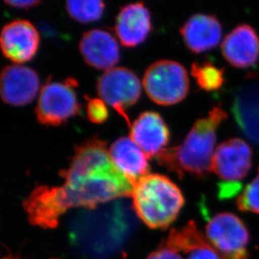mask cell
Listing matches in <instances>:
<instances>
[{"instance_id": "6da1fadb", "label": "cell", "mask_w": 259, "mask_h": 259, "mask_svg": "<svg viewBox=\"0 0 259 259\" xmlns=\"http://www.w3.org/2000/svg\"><path fill=\"white\" fill-rule=\"evenodd\" d=\"M60 186H39L25 203L34 225L53 228L70 208L93 209L114 200L132 196L134 184L117 169L106 142L93 137L76 146L71 164L61 170Z\"/></svg>"}, {"instance_id": "7a4b0ae2", "label": "cell", "mask_w": 259, "mask_h": 259, "mask_svg": "<svg viewBox=\"0 0 259 259\" xmlns=\"http://www.w3.org/2000/svg\"><path fill=\"white\" fill-rule=\"evenodd\" d=\"M227 116L220 107L211 108L207 115L196 120L182 144L165 149L157 156L159 164L180 177L184 172L205 177L212 171L217 130Z\"/></svg>"}, {"instance_id": "3957f363", "label": "cell", "mask_w": 259, "mask_h": 259, "mask_svg": "<svg viewBox=\"0 0 259 259\" xmlns=\"http://www.w3.org/2000/svg\"><path fill=\"white\" fill-rule=\"evenodd\" d=\"M133 204L139 218L150 228H166L185 204L183 194L166 176L147 175L134 185Z\"/></svg>"}, {"instance_id": "277c9868", "label": "cell", "mask_w": 259, "mask_h": 259, "mask_svg": "<svg viewBox=\"0 0 259 259\" xmlns=\"http://www.w3.org/2000/svg\"><path fill=\"white\" fill-rule=\"evenodd\" d=\"M143 85L147 95L159 105H173L186 98L190 80L186 68L177 61L162 60L149 66Z\"/></svg>"}, {"instance_id": "5b68a950", "label": "cell", "mask_w": 259, "mask_h": 259, "mask_svg": "<svg viewBox=\"0 0 259 259\" xmlns=\"http://www.w3.org/2000/svg\"><path fill=\"white\" fill-rule=\"evenodd\" d=\"M205 235L221 259H248L249 232L233 213H218L210 218Z\"/></svg>"}, {"instance_id": "8992f818", "label": "cell", "mask_w": 259, "mask_h": 259, "mask_svg": "<svg viewBox=\"0 0 259 259\" xmlns=\"http://www.w3.org/2000/svg\"><path fill=\"white\" fill-rule=\"evenodd\" d=\"M74 80L47 81L42 87L35 113L41 124L58 126L76 115L81 106L74 91Z\"/></svg>"}, {"instance_id": "52a82bcc", "label": "cell", "mask_w": 259, "mask_h": 259, "mask_svg": "<svg viewBox=\"0 0 259 259\" xmlns=\"http://www.w3.org/2000/svg\"><path fill=\"white\" fill-rule=\"evenodd\" d=\"M98 92L101 99L114 108L131 127L126 109L137 103L141 94V83L136 74L124 67L109 69L98 80Z\"/></svg>"}, {"instance_id": "ba28073f", "label": "cell", "mask_w": 259, "mask_h": 259, "mask_svg": "<svg viewBox=\"0 0 259 259\" xmlns=\"http://www.w3.org/2000/svg\"><path fill=\"white\" fill-rule=\"evenodd\" d=\"M252 151L244 140L234 138L226 140L215 149L212 171L223 182L239 183L252 168Z\"/></svg>"}, {"instance_id": "9c48e42d", "label": "cell", "mask_w": 259, "mask_h": 259, "mask_svg": "<svg viewBox=\"0 0 259 259\" xmlns=\"http://www.w3.org/2000/svg\"><path fill=\"white\" fill-rule=\"evenodd\" d=\"M0 42L6 58L16 64L23 63L30 61L36 54L39 32L27 20H14L3 28Z\"/></svg>"}, {"instance_id": "30bf717a", "label": "cell", "mask_w": 259, "mask_h": 259, "mask_svg": "<svg viewBox=\"0 0 259 259\" xmlns=\"http://www.w3.org/2000/svg\"><path fill=\"white\" fill-rule=\"evenodd\" d=\"M39 88V76L33 69L20 64L3 69L0 91L5 103L12 106L26 105L35 98Z\"/></svg>"}, {"instance_id": "8fae6325", "label": "cell", "mask_w": 259, "mask_h": 259, "mask_svg": "<svg viewBox=\"0 0 259 259\" xmlns=\"http://www.w3.org/2000/svg\"><path fill=\"white\" fill-rule=\"evenodd\" d=\"M232 112L243 134L259 144V71L237 91Z\"/></svg>"}, {"instance_id": "7c38bea8", "label": "cell", "mask_w": 259, "mask_h": 259, "mask_svg": "<svg viewBox=\"0 0 259 259\" xmlns=\"http://www.w3.org/2000/svg\"><path fill=\"white\" fill-rule=\"evenodd\" d=\"M130 138L149 158L158 156L166 149L169 131L159 113L144 112L130 127Z\"/></svg>"}, {"instance_id": "4fadbf2b", "label": "cell", "mask_w": 259, "mask_h": 259, "mask_svg": "<svg viewBox=\"0 0 259 259\" xmlns=\"http://www.w3.org/2000/svg\"><path fill=\"white\" fill-rule=\"evenodd\" d=\"M223 57L234 67L247 68L259 58V36L249 25H237L223 39Z\"/></svg>"}, {"instance_id": "5bb4252c", "label": "cell", "mask_w": 259, "mask_h": 259, "mask_svg": "<svg viewBox=\"0 0 259 259\" xmlns=\"http://www.w3.org/2000/svg\"><path fill=\"white\" fill-rule=\"evenodd\" d=\"M84 60L94 68L108 71L113 68L120 58L115 38L103 29H91L81 37L79 45Z\"/></svg>"}, {"instance_id": "9a60e30c", "label": "cell", "mask_w": 259, "mask_h": 259, "mask_svg": "<svg viewBox=\"0 0 259 259\" xmlns=\"http://www.w3.org/2000/svg\"><path fill=\"white\" fill-rule=\"evenodd\" d=\"M151 29V17L143 3L130 4L121 8L117 16L115 32L125 47L142 43Z\"/></svg>"}, {"instance_id": "2e32d148", "label": "cell", "mask_w": 259, "mask_h": 259, "mask_svg": "<svg viewBox=\"0 0 259 259\" xmlns=\"http://www.w3.org/2000/svg\"><path fill=\"white\" fill-rule=\"evenodd\" d=\"M184 42L194 53H201L218 46L223 35V27L215 15L196 14L181 29Z\"/></svg>"}, {"instance_id": "e0dca14e", "label": "cell", "mask_w": 259, "mask_h": 259, "mask_svg": "<svg viewBox=\"0 0 259 259\" xmlns=\"http://www.w3.org/2000/svg\"><path fill=\"white\" fill-rule=\"evenodd\" d=\"M108 151L117 169L134 185L149 175V157L131 138H119Z\"/></svg>"}, {"instance_id": "ac0fdd59", "label": "cell", "mask_w": 259, "mask_h": 259, "mask_svg": "<svg viewBox=\"0 0 259 259\" xmlns=\"http://www.w3.org/2000/svg\"><path fill=\"white\" fill-rule=\"evenodd\" d=\"M191 74L199 87L205 91L218 90L225 81L224 70L210 61L194 62L191 66Z\"/></svg>"}, {"instance_id": "d6986e66", "label": "cell", "mask_w": 259, "mask_h": 259, "mask_svg": "<svg viewBox=\"0 0 259 259\" xmlns=\"http://www.w3.org/2000/svg\"><path fill=\"white\" fill-rule=\"evenodd\" d=\"M66 11L72 19L81 23L93 22L103 15L105 5L103 1H67Z\"/></svg>"}, {"instance_id": "ffe728a7", "label": "cell", "mask_w": 259, "mask_h": 259, "mask_svg": "<svg viewBox=\"0 0 259 259\" xmlns=\"http://www.w3.org/2000/svg\"><path fill=\"white\" fill-rule=\"evenodd\" d=\"M237 206L241 211L259 214V169L256 177L238 196Z\"/></svg>"}, {"instance_id": "44dd1931", "label": "cell", "mask_w": 259, "mask_h": 259, "mask_svg": "<svg viewBox=\"0 0 259 259\" xmlns=\"http://www.w3.org/2000/svg\"><path fill=\"white\" fill-rule=\"evenodd\" d=\"M88 99L87 114L89 121L94 123H102L108 119V110L106 103L101 98H90Z\"/></svg>"}, {"instance_id": "7402d4cb", "label": "cell", "mask_w": 259, "mask_h": 259, "mask_svg": "<svg viewBox=\"0 0 259 259\" xmlns=\"http://www.w3.org/2000/svg\"><path fill=\"white\" fill-rule=\"evenodd\" d=\"M187 253H189L187 259H221L209 241L191 249Z\"/></svg>"}, {"instance_id": "603a6c76", "label": "cell", "mask_w": 259, "mask_h": 259, "mask_svg": "<svg viewBox=\"0 0 259 259\" xmlns=\"http://www.w3.org/2000/svg\"><path fill=\"white\" fill-rule=\"evenodd\" d=\"M147 259H183L178 252L163 245V247L149 255Z\"/></svg>"}, {"instance_id": "cb8c5ba5", "label": "cell", "mask_w": 259, "mask_h": 259, "mask_svg": "<svg viewBox=\"0 0 259 259\" xmlns=\"http://www.w3.org/2000/svg\"><path fill=\"white\" fill-rule=\"evenodd\" d=\"M5 4L10 5L11 7L19 8V9H29L36 5H40V2L38 0H21V1H14V0H8L5 1Z\"/></svg>"}, {"instance_id": "d4e9b609", "label": "cell", "mask_w": 259, "mask_h": 259, "mask_svg": "<svg viewBox=\"0 0 259 259\" xmlns=\"http://www.w3.org/2000/svg\"><path fill=\"white\" fill-rule=\"evenodd\" d=\"M6 259H8V258H6Z\"/></svg>"}]
</instances>
